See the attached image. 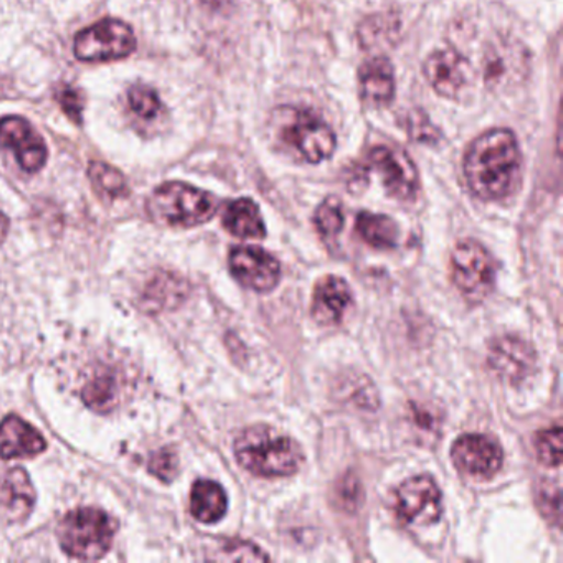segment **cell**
<instances>
[{"instance_id": "3", "label": "cell", "mask_w": 563, "mask_h": 563, "mask_svg": "<svg viewBox=\"0 0 563 563\" xmlns=\"http://www.w3.org/2000/svg\"><path fill=\"white\" fill-rule=\"evenodd\" d=\"M279 143L298 159L318 164L335 151L334 131L308 108L282 107L273 117Z\"/></svg>"}, {"instance_id": "18", "label": "cell", "mask_w": 563, "mask_h": 563, "mask_svg": "<svg viewBox=\"0 0 563 563\" xmlns=\"http://www.w3.org/2000/svg\"><path fill=\"white\" fill-rule=\"evenodd\" d=\"M361 97L368 107H388L394 100V67L385 57H374L362 65L358 71Z\"/></svg>"}, {"instance_id": "6", "label": "cell", "mask_w": 563, "mask_h": 563, "mask_svg": "<svg viewBox=\"0 0 563 563\" xmlns=\"http://www.w3.org/2000/svg\"><path fill=\"white\" fill-rule=\"evenodd\" d=\"M451 275L457 291L471 302L486 299L496 283V263L476 240H463L451 255Z\"/></svg>"}, {"instance_id": "12", "label": "cell", "mask_w": 563, "mask_h": 563, "mask_svg": "<svg viewBox=\"0 0 563 563\" xmlns=\"http://www.w3.org/2000/svg\"><path fill=\"white\" fill-rule=\"evenodd\" d=\"M451 457L461 473L489 479L503 466L504 453L499 443L486 434H463L454 441Z\"/></svg>"}, {"instance_id": "5", "label": "cell", "mask_w": 563, "mask_h": 563, "mask_svg": "<svg viewBox=\"0 0 563 563\" xmlns=\"http://www.w3.org/2000/svg\"><path fill=\"white\" fill-rule=\"evenodd\" d=\"M117 522L93 507L71 510L58 527V540L65 553L78 560H98L113 545Z\"/></svg>"}, {"instance_id": "20", "label": "cell", "mask_w": 563, "mask_h": 563, "mask_svg": "<svg viewBox=\"0 0 563 563\" xmlns=\"http://www.w3.org/2000/svg\"><path fill=\"white\" fill-rule=\"evenodd\" d=\"M229 500L225 490L216 481L200 479L190 493V512L203 523H216L227 514Z\"/></svg>"}, {"instance_id": "11", "label": "cell", "mask_w": 563, "mask_h": 563, "mask_svg": "<svg viewBox=\"0 0 563 563\" xmlns=\"http://www.w3.org/2000/svg\"><path fill=\"white\" fill-rule=\"evenodd\" d=\"M229 265L236 282L253 291H272L282 278L278 260L260 246H236L230 252Z\"/></svg>"}, {"instance_id": "25", "label": "cell", "mask_w": 563, "mask_h": 563, "mask_svg": "<svg viewBox=\"0 0 563 563\" xmlns=\"http://www.w3.org/2000/svg\"><path fill=\"white\" fill-rule=\"evenodd\" d=\"M117 382L107 374L98 375L84 388L85 404L93 410L101 411V413L111 410L117 404Z\"/></svg>"}, {"instance_id": "26", "label": "cell", "mask_w": 563, "mask_h": 563, "mask_svg": "<svg viewBox=\"0 0 563 563\" xmlns=\"http://www.w3.org/2000/svg\"><path fill=\"white\" fill-rule=\"evenodd\" d=\"M128 104L134 117L144 121L156 120L163 111V101L147 85H134L128 93Z\"/></svg>"}, {"instance_id": "13", "label": "cell", "mask_w": 563, "mask_h": 563, "mask_svg": "<svg viewBox=\"0 0 563 563\" xmlns=\"http://www.w3.org/2000/svg\"><path fill=\"white\" fill-rule=\"evenodd\" d=\"M424 77L444 98H457L471 81L470 62L453 48L433 52L424 62Z\"/></svg>"}, {"instance_id": "31", "label": "cell", "mask_w": 563, "mask_h": 563, "mask_svg": "<svg viewBox=\"0 0 563 563\" xmlns=\"http://www.w3.org/2000/svg\"><path fill=\"white\" fill-rule=\"evenodd\" d=\"M9 233V219L4 213L0 212V245L4 243L5 236Z\"/></svg>"}, {"instance_id": "17", "label": "cell", "mask_w": 563, "mask_h": 563, "mask_svg": "<svg viewBox=\"0 0 563 563\" xmlns=\"http://www.w3.org/2000/svg\"><path fill=\"white\" fill-rule=\"evenodd\" d=\"M523 51L510 41L494 42L484 55V78L490 87L499 88L522 77Z\"/></svg>"}, {"instance_id": "29", "label": "cell", "mask_w": 563, "mask_h": 563, "mask_svg": "<svg viewBox=\"0 0 563 563\" xmlns=\"http://www.w3.org/2000/svg\"><path fill=\"white\" fill-rule=\"evenodd\" d=\"M57 101L64 113L70 118L74 123L80 124L84 120V93L74 87H64L57 93Z\"/></svg>"}, {"instance_id": "9", "label": "cell", "mask_w": 563, "mask_h": 563, "mask_svg": "<svg viewBox=\"0 0 563 563\" xmlns=\"http://www.w3.org/2000/svg\"><path fill=\"white\" fill-rule=\"evenodd\" d=\"M368 164L380 174L385 189L395 199L410 200L417 196V167L400 147L375 146L368 153Z\"/></svg>"}, {"instance_id": "23", "label": "cell", "mask_w": 563, "mask_h": 563, "mask_svg": "<svg viewBox=\"0 0 563 563\" xmlns=\"http://www.w3.org/2000/svg\"><path fill=\"white\" fill-rule=\"evenodd\" d=\"M88 176H90L95 189L108 199H121L130 192L126 177L110 164L93 161L88 167Z\"/></svg>"}, {"instance_id": "24", "label": "cell", "mask_w": 563, "mask_h": 563, "mask_svg": "<svg viewBox=\"0 0 563 563\" xmlns=\"http://www.w3.org/2000/svg\"><path fill=\"white\" fill-rule=\"evenodd\" d=\"M314 225L325 242L338 239L342 227H344V207H342L341 200L335 197L324 200L316 210Z\"/></svg>"}, {"instance_id": "4", "label": "cell", "mask_w": 563, "mask_h": 563, "mask_svg": "<svg viewBox=\"0 0 563 563\" xmlns=\"http://www.w3.org/2000/svg\"><path fill=\"white\" fill-rule=\"evenodd\" d=\"M147 212L154 222L166 227L202 225L217 212L216 197L184 183H167L154 190L147 200Z\"/></svg>"}, {"instance_id": "10", "label": "cell", "mask_w": 563, "mask_h": 563, "mask_svg": "<svg viewBox=\"0 0 563 563\" xmlns=\"http://www.w3.org/2000/svg\"><path fill=\"white\" fill-rule=\"evenodd\" d=\"M0 147L11 151L25 173L35 174L47 163L48 151L41 134L21 117L0 120Z\"/></svg>"}, {"instance_id": "27", "label": "cell", "mask_w": 563, "mask_h": 563, "mask_svg": "<svg viewBox=\"0 0 563 563\" xmlns=\"http://www.w3.org/2000/svg\"><path fill=\"white\" fill-rule=\"evenodd\" d=\"M537 457L545 466L556 467L562 463V428H549L539 431L533 438Z\"/></svg>"}, {"instance_id": "2", "label": "cell", "mask_w": 563, "mask_h": 563, "mask_svg": "<svg viewBox=\"0 0 563 563\" xmlns=\"http://www.w3.org/2000/svg\"><path fill=\"white\" fill-rule=\"evenodd\" d=\"M233 448L239 463L262 477L291 476L305 460L301 446L292 438L268 424L245 428L236 437Z\"/></svg>"}, {"instance_id": "8", "label": "cell", "mask_w": 563, "mask_h": 563, "mask_svg": "<svg viewBox=\"0 0 563 563\" xmlns=\"http://www.w3.org/2000/svg\"><path fill=\"white\" fill-rule=\"evenodd\" d=\"M395 514L404 526H430L440 520L441 490L430 476H415L395 493Z\"/></svg>"}, {"instance_id": "30", "label": "cell", "mask_w": 563, "mask_h": 563, "mask_svg": "<svg viewBox=\"0 0 563 563\" xmlns=\"http://www.w3.org/2000/svg\"><path fill=\"white\" fill-rule=\"evenodd\" d=\"M223 553L219 559L225 560H249V562H262V560H269L266 553L262 552V549L253 545L250 542H230L225 549H222Z\"/></svg>"}, {"instance_id": "21", "label": "cell", "mask_w": 563, "mask_h": 563, "mask_svg": "<svg viewBox=\"0 0 563 563\" xmlns=\"http://www.w3.org/2000/svg\"><path fill=\"white\" fill-rule=\"evenodd\" d=\"M223 227L239 239H263L266 233L258 206L250 199L233 200L227 206Z\"/></svg>"}, {"instance_id": "22", "label": "cell", "mask_w": 563, "mask_h": 563, "mask_svg": "<svg viewBox=\"0 0 563 563\" xmlns=\"http://www.w3.org/2000/svg\"><path fill=\"white\" fill-rule=\"evenodd\" d=\"M355 227L361 239L374 249L390 250L397 246L400 232L390 217L362 212L358 213Z\"/></svg>"}, {"instance_id": "1", "label": "cell", "mask_w": 563, "mask_h": 563, "mask_svg": "<svg viewBox=\"0 0 563 563\" xmlns=\"http://www.w3.org/2000/svg\"><path fill=\"white\" fill-rule=\"evenodd\" d=\"M520 150L512 131L490 130L473 141L464 156V177L477 199L493 202L519 186Z\"/></svg>"}, {"instance_id": "19", "label": "cell", "mask_w": 563, "mask_h": 563, "mask_svg": "<svg viewBox=\"0 0 563 563\" xmlns=\"http://www.w3.org/2000/svg\"><path fill=\"white\" fill-rule=\"evenodd\" d=\"M0 504L15 520L25 519L31 514L35 504V489L22 467L9 471L0 483Z\"/></svg>"}, {"instance_id": "15", "label": "cell", "mask_w": 563, "mask_h": 563, "mask_svg": "<svg viewBox=\"0 0 563 563\" xmlns=\"http://www.w3.org/2000/svg\"><path fill=\"white\" fill-rule=\"evenodd\" d=\"M489 364L499 377L519 382L532 372L536 354L522 339L507 335L494 342L489 351Z\"/></svg>"}, {"instance_id": "7", "label": "cell", "mask_w": 563, "mask_h": 563, "mask_svg": "<svg viewBox=\"0 0 563 563\" xmlns=\"http://www.w3.org/2000/svg\"><path fill=\"white\" fill-rule=\"evenodd\" d=\"M136 37L126 22L103 19L75 37V57L88 64L121 60L136 51Z\"/></svg>"}, {"instance_id": "16", "label": "cell", "mask_w": 563, "mask_h": 563, "mask_svg": "<svg viewBox=\"0 0 563 563\" xmlns=\"http://www.w3.org/2000/svg\"><path fill=\"white\" fill-rule=\"evenodd\" d=\"M47 450V441L27 421L21 417L9 415L0 423V457H32Z\"/></svg>"}, {"instance_id": "14", "label": "cell", "mask_w": 563, "mask_h": 563, "mask_svg": "<svg viewBox=\"0 0 563 563\" xmlns=\"http://www.w3.org/2000/svg\"><path fill=\"white\" fill-rule=\"evenodd\" d=\"M352 306V291L339 276H325L316 285L311 314L321 325H338Z\"/></svg>"}, {"instance_id": "28", "label": "cell", "mask_w": 563, "mask_h": 563, "mask_svg": "<svg viewBox=\"0 0 563 563\" xmlns=\"http://www.w3.org/2000/svg\"><path fill=\"white\" fill-rule=\"evenodd\" d=\"M179 470V460L177 454L170 448L157 451L150 461V471L154 476L163 479L164 483H170L177 476Z\"/></svg>"}]
</instances>
